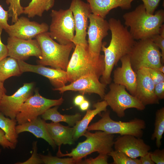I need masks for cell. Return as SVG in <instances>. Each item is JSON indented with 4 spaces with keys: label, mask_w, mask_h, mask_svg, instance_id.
Returning <instances> with one entry per match:
<instances>
[{
    "label": "cell",
    "mask_w": 164,
    "mask_h": 164,
    "mask_svg": "<svg viewBox=\"0 0 164 164\" xmlns=\"http://www.w3.org/2000/svg\"><path fill=\"white\" fill-rule=\"evenodd\" d=\"M111 39L108 46L103 42L101 51L104 53L105 67L100 81L106 86L111 81V74L114 67L124 56L129 54L136 41L119 19L110 18L108 21Z\"/></svg>",
    "instance_id": "obj_1"
},
{
    "label": "cell",
    "mask_w": 164,
    "mask_h": 164,
    "mask_svg": "<svg viewBox=\"0 0 164 164\" xmlns=\"http://www.w3.org/2000/svg\"><path fill=\"white\" fill-rule=\"evenodd\" d=\"M126 26L130 28L129 32L135 39L141 40L151 38L159 33L164 21V11L161 9L154 14L148 13L143 4L123 15Z\"/></svg>",
    "instance_id": "obj_2"
},
{
    "label": "cell",
    "mask_w": 164,
    "mask_h": 164,
    "mask_svg": "<svg viewBox=\"0 0 164 164\" xmlns=\"http://www.w3.org/2000/svg\"><path fill=\"white\" fill-rule=\"evenodd\" d=\"M104 67V55L93 56L90 53L88 45H77L67 67L68 82L71 83L82 76L91 74L99 78Z\"/></svg>",
    "instance_id": "obj_3"
},
{
    "label": "cell",
    "mask_w": 164,
    "mask_h": 164,
    "mask_svg": "<svg viewBox=\"0 0 164 164\" xmlns=\"http://www.w3.org/2000/svg\"><path fill=\"white\" fill-rule=\"evenodd\" d=\"M97 131L93 133L87 131L84 135L86 139L79 143L70 152L63 153L60 147H58L57 156L71 157L76 161L77 164H80L83 158L94 152L108 155L113 150L114 135L104 132Z\"/></svg>",
    "instance_id": "obj_4"
},
{
    "label": "cell",
    "mask_w": 164,
    "mask_h": 164,
    "mask_svg": "<svg viewBox=\"0 0 164 164\" xmlns=\"http://www.w3.org/2000/svg\"><path fill=\"white\" fill-rule=\"evenodd\" d=\"M42 52V58L37 61L38 64L66 70L70 53L75 45L71 43L62 45L55 41L49 32H43L35 37Z\"/></svg>",
    "instance_id": "obj_5"
},
{
    "label": "cell",
    "mask_w": 164,
    "mask_h": 164,
    "mask_svg": "<svg viewBox=\"0 0 164 164\" xmlns=\"http://www.w3.org/2000/svg\"><path fill=\"white\" fill-rule=\"evenodd\" d=\"M104 112L100 119L88 126V131H101L111 134H119L120 135H129L140 138L143 136V130L146 127L144 120L135 118L127 122L116 121L111 118L109 111Z\"/></svg>",
    "instance_id": "obj_6"
},
{
    "label": "cell",
    "mask_w": 164,
    "mask_h": 164,
    "mask_svg": "<svg viewBox=\"0 0 164 164\" xmlns=\"http://www.w3.org/2000/svg\"><path fill=\"white\" fill-rule=\"evenodd\" d=\"M129 55L135 72L143 67L158 69L163 65L160 49L151 38L136 41Z\"/></svg>",
    "instance_id": "obj_7"
},
{
    "label": "cell",
    "mask_w": 164,
    "mask_h": 164,
    "mask_svg": "<svg viewBox=\"0 0 164 164\" xmlns=\"http://www.w3.org/2000/svg\"><path fill=\"white\" fill-rule=\"evenodd\" d=\"M50 16L51 22L49 32L50 37L62 45L72 43L75 29L73 15L70 10H52Z\"/></svg>",
    "instance_id": "obj_8"
},
{
    "label": "cell",
    "mask_w": 164,
    "mask_h": 164,
    "mask_svg": "<svg viewBox=\"0 0 164 164\" xmlns=\"http://www.w3.org/2000/svg\"><path fill=\"white\" fill-rule=\"evenodd\" d=\"M109 88L103 99L118 117H124L125 111L128 108H135L139 111L145 109V106L136 97L128 93L125 86L112 83Z\"/></svg>",
    "instance_id": "obj_9"
},
{
    "label": "cell",
    "mask_w": 164,
    "mask_h": 164,
    "mask_svg": "<svg viewBox=\"0 0 164 164\" xmlns=\"http://www.w3.org/2000/svg\"><path fill=\"white\" fill-rule=\"evenodd\" d=\"M63 101L62 97L56 100L46 98L42 96L36 90L34 94L22 104L15 119L18 124L29 122L41 115L52 107L60 105Z\"/></svg>",
    "instance_id": "obj_10"
},
{
    "label": "cell",
    "mask_w": 164,
    "mask_h": 164,
    "mask_svg": "<svg viewBox=\"0 0 164 164\" xmlns=\"http://www.w3.org/2000/svg\"><path fill=\"white\" fill-rule=\"evenodd\" d=\"M72 12L76 32L72 42L76 46H87L86 39L88 20L91 11L89 4L81 0H72L69 8Z\"/></svg>",
    "instance_id": "obj_11"
},
{
    "label": "cell",
    "mask_w": 164,
    "mask_h": 164,
    "mask_svg": "<svg viewBox=\"0 0 164 164\" xmlns=\"http://www.w3.org/2000/svg\"><path fill=\"white\" fill-rule=\"evenodd\" d=\"M87 34L88 48L90 54L97 57L100 55L103 39L108 35L109 26L108 21L99 16L91 13Z\"/></svg>",
    "instance_id": "obj_12"
},
{
    "label": "cell",
    "mask_w": 164,
    "mask_h": 164,
    "mask_svg": "<svg viewBox=\"0 0 164 164\" xmlns=\"http://www.w3.org/2000/svg\"><path fill=\"white\" fill-rule=\"evenodd\" d=\"M34 86L33 82L25 83L12 95L5 94L0 103V111L7 117L15 119L22 104L33 95Z\"/></svg>",
    "instance_id": "obj_13"
},
{
    "label": "cell",
    "mask_w": 164,
    "mask_h": 164,
    "mask_svg": "<svg viewBox=\"0 0 164 164\" xmlns=\"http://www.w3.org/2000/svg\"><path fill=\"white\" fill-rule=\"evenodd\" d=\"M7 43L8 56L17 60L24 61L31 56L39 59L42 58L40 46L36 39L26 40L9 36Z\"/></svg>",
    "instance_id": "obj_14"
},
{
    "label": "cell",
    "mask_w": 164,
    "mask_h": 164,
    "mask_svg": "<svg viewBox=\"0 0 164 164\" xmlns=\"http://www.w3.org/2000/svg\"><path fill=\"white\" fill-rule=\"evenodd\" d=\"M49 26L45 23H39L30 21L26 17L18 19L14 24L10 25L5 30L9 36L24 39H32L40 34L47 32Z\"/></svg>",
    "instance_id": "obj_15"
},
{
    "label": "cell",
    "mask_w": 164,
    "mask_h": 164,
    "mask_svg": "<svg viewBox=\"0 0 164 164\" xmlns=\"http://www.w3.org/2000/svg\"><path fill=\"white\" fill-rule=\"evenodd\" d=\"M99 78L94 75L82 76L68 85L53 90L58 91L60 93L67 91H78L83 94L95 93L103 99L105 95L106 85L99 80Z\"/></svg>",
    "instance_id": "obj_16"
},
{
    "label": "cell",
    "mask_w": 164,
    "mask_h": 164,
    "mask_svg": "<svg viewBox=\"0 0 164 164\" xmlns=\"http://www.w3.org/2000/svg\"><path fill=\"white\" fill-rule=\"evenodd\" d=\"M136 73L137 83L135 96L145 106L159 104V100L156 96L155 84L150 77L149 68L143 67Z\"/></svg>",
    "instance_id": "obj_17"
},
{
    "label": "cell",
    "mask_w": 164,
    "mask_h": 164,
    "mask_svg": "<svg viewBox=\"0 0 164 164\" xmlns=\"http://www.w3.org/2000/svg\"><path fill=\"white\" fill-rule=\"evenodd\" d=\"M17 61L22 73L31 72L42 75L49 80L55 88L62 87L68 82L66 70L46 67L40 64H31L21 60Z\"/></svg>",
    "instance_id": "obj_18"
},
{
    "label": "cell",
    "mask_w": 164,
    "mask_h": 164,
    "mask_svg": "<svg viewBox=\"0 0 164 164\" xmlns=\"http://www.w3.org/2000/svg\"><path fill=\"white\" fill-rule=\"evenodd\" d=\"M115 150L122 152L132 159H137L148 153L150 146L140 138L129 135H120L114 141Z\"/></svg>",
    "instance_id": "obj_19"
},
{
    "label": "cell",
    "mask_w": 164,
    "mask_h": 164,
    "mask_svg": "<svg viewBox=\"0 0 164 164\" xmlns=\"http://www.w3.org/2000/svg\"><path fill=\"white\" fill-rule=\"evenodd\" d=\"M120 60L121 66L116 68L114 71V83L125 86L131 94L135 96L137 74L132 67L129 54L122 57Z\"/></svg>",
    "instance_id": "obj_20"
},
{
    "label": "cell",
    "mask_w": 164,
    "mask_h": 164,
    "mask_svg": "<svg viewBox=\"0 0 164 164\" xmlns=\"http://www.w3.org/2000/svg\"><path fill=\"white\" fill-rule=\"evenodd\" d=\"M46 123L45 120L38 117L29 122L18 124L15 127L16 132L18 135L24 132H30L36 138L44 139L53 149H55L56 145L48 132Z\"/></svg>",
    "instance_id": "obj_21"
},
{
    "label": "cell",
    "mask_w": 164,
    "mask_h": 164,
    "mask_svg": "<svg viewBox=\"0 0 164 164\" xmlns=\"http://www.w3.org/2000/svg\"><path fill=\"white\" fill-rule=\"evenodd\" d=\"M135 0H87L91 13L104 19L112 9L120 7L127 10L132 7V2Z\"/></svg>",
    "instance_id": "obj_22"
},
{
    "label": "cell",
    "mask_w": 164,
    "mask_h": 164,
    "mask_svg": "<svg viewBox=\"0 0 164 164\" xmlns=\"http://www.w3.org/2000/svg\"><path fill=\"white\" fill-rule=\"evenodd\" d=\"M48 132L56 145L60 147L62 144H73V128L65 126L59 122L46 123Z\"/></svg>",
    "instance_id": "obj_23"
},
{
    "label": "cell",
    "mask_w": 164,
    "mask_h": 164,
    "mask_svg": "<svg viewBox=\"0 0 164 164\" xmlns=\"http://www.w3.org/2000/svg\"><path fill=\"white\" fill-rule=\"evenodd\" d=\"M108 106L107 103L104 100L94 104L93 105L94 109L87 110L86 114L82 119L78 121L73 127V137L74 141L84 136L87 131L90 123L94 118L101 112L106 111Z\"/></svg>",
    "instance_id": "obj_24"
},
{
    "label": "cell",
    "mask_w": 164,
    "mask_h": 164,
    "mask_svg": "<svg viewBox=\"0 0 164 164\" xmlns=\"http://www.w3.org/2000/svg\"><path fill=\"white\" fill-rule=\"evenodd\" d=\"M58 106H55L47 110L41 115L45 121L50 120L54 122H63L70 126H74L76 123L81 119V115L78 113L73 115H63L58 111Z\"/></svg>",
    "instance_id": "obj_25"
},
{
    "label": "cell",
    "mask_w": 164,
    "mask_h": 164,
    "mask_svg": "<svg viewBox=\"0 0 164 164\" xmlns=\"http://www.w3.org/2000/svg\"><path fill=\"white\" fill-rule=\"evenodd\" d=\"M22 73L18 61L9 56L0 61V82L4 83L8 78Z\"/></svg>",
    "instance_id": "obj_26"
},
{
    "label": "cell",
    "mask_w": 164,
    "mask_h": 164,
    "mask_svg": "<svg viewBox=\"0 0 164 164\" xmlns=\"http://www.w3.org/2000/svg\"><path fill=\"white\" fill-rule=\"evenodd\" d=\"M54 2L55 0H32L27 6L24 7L23 14L29 18L41 17L45 11H48L53 6Z\"/></svg>",
    "instance_id": "obj_27"
},
{
    "label": "cell",
    "mask_w": 164,
    "mask_h": 164,
    "mask_svg": "<svg viewBox=\"0 0 164 164\" xmlns=\"http://www.w3.org/2000/svg\"><path fill=\"white\" fill-rule=\"evenodd\" d=\"M17 122L15 118L5 117L0 111V128L4 132L6 138L15 145L17 143L18 137L15 131Z\"/></svg>",
    "instance_id": "obj_28"
},
{
    "label": "cell",
    "mask_w": 164,
    "mask_h": 164,
    "mask_svg": "<svg viewBox=\"0 0 164 164\" xmlns=\"http://www.w3.org/2000/svg\"><path fill=\"white\" fill-rule=\"evenodd\" d=\"M154 132L152 134L151 139H156V147L159 149L162 144L161 139L164 132V108L157 110L155 113Z\"/></svg>",
    "instance_id": "obj_29"
},
{
    "label": "cell",
    "mask_w": 164,
    "mask_h": 164,
    "mask_svg": "<svg viewBox=\"0 0 164 164\" xmlns=\"http://www.w3.org/2000/svg\"><path fill=\"white\" fill-rule=\"evenodd\" d=\"M108 155L113 158V164H141L139 159L132 158L120 151L113 150Z\"/></svg>",
    "instance_id": "obj_30"
},
{
    "label": "cell",
    "mask_w": 164,
    "mask_h": 164,
    "mask_svg": "<svg viewBox=\"0 0 164 164\" xmlns=\"http://www.w3.org/2000/svg\"><path fill=\"white\" fill-rule=\"evenodd\" d=\"M20 0H6L7 5H9L8 10L9 17H12V22L14 23L18 19V17L23 14L24 7L20 3Z\"/></svg>",
    "instance_id": "obj_31"
},
{
    "label": "cell",
    "mask_w": 164,
    "mask_h": 164,
    "mask_svg": "<svg viewBox=\"0 0 164 164\" xmlns=\"http://www.w3.org/2000/svg\"><path fill=\"white\" fill-rule=\"evenodd\" d=\"M43 164H73L77 162L72 158H61L51 155L39 154Z\"/></svg>",
    "instance_id": "obj_32"
},
{
    "label": "cell",
    "mask_w": 164,
    "mask_h": 164,
    "mask_svg": "<svg viewBox=\"0 0 164 164\" xmlns=\"http://www.w3.org/2000/svg\"><path fill=\"white\" fill-rule=\"evenodd\" d=\"M155 44L161 50L162 61L164 62V25L162 24L159 33L154 35L151 38Z\"/></svg>",
    "instance_id": "obj_33"
},
{
    "label": "cell",
    "mask_w": 164,
    "mask_h": 164,
    "mask_svg": "<svg viewBox=\"0 0 164 164\" xmlns=\"http://www.w3.org/2000/svg\"><path fill=\"white\" fill-rule=\"evenodd\" d=\"M37 141H35L33 143L32 152L30 158L23 162H18L15 164H43L42 161L39 154L37 153Z\"/></svg>",
    "instance_id": "obj_34"
},
{
    "label": "cell",
    "mask_w": 164,
    "mask_h": 164,
    "mask_svg": "<svg viewBox=\"0 0 164 164\" xmlns=\"http://www.w3.org/2000/svg\"><path fill=\"white\" fill-rule=\"evenodd\" d=\"M108 154H99V155L95 158H90L84 160H82L80 164H108Z\"/></svg>",
    "instance_id": "obj_35"
},
{
    "label": "cell",
    "mask_w": 164,
    "mask_h": 164,
    "mask_svg": "<svg viewBox=\"0 0 164 164\" xmlns=\"http://www.w3.org/2000/svg\"><path fill=\"white\" fill-rule=\"evenodd\" d=\"M149 69L150 76L155 85L164 81V73L157 68H149Z\"/></svg>",
    "instance_id": "obj_36"
},
{
    "label": "cell",
    "mask_w": 164,
    "mask_h": 164,
    "mask_svg": "<svg viewBox=\"0 0 164 164\" xmlns=\"http://www.w3.org/2000/svg\"><path fill=\"white\" fill-rule=\"evenodd\" d=\"M150 157L152 161L156 164H164V150L157 149L153 152H150Z\"/></svg>",
    "instance_id": "obj_37"
},
{
    "label": "cell",
    "mask_w": 164,
    "mask_h": 164,
    "mask_svg": "<svg viewBox=\"0 0 164 164\" xmlns=\"http://www.w3.org/2000/svg\"><path fill=\"white\" fill-rule=\"evenodd\" d=\"M143 2L146 12L153 14L161 0H141Z\"/></svg>",
    "instance_id": "obj_38"
},
{
    "label": "cell",
    "mask_w": 164,
    "mask_h": 164,
    "mask_svg": "<svg viewBox=\"0 0 164 164\" xmlns=\"http://www.w3.org/2000/svg\"><path fill=\"white\" fill-rule=\"evenodd\" d=\"M9 17L8 11L5 10L2 5H0V27L5 30L9 26L8 23Z\"/></svg>",
    "instance_id": "obj_39"
},
{
    "label": "cell",
    "mask_w": 164,
    "mask_h": 164,
    "mask_svg": "<svg viewBox=\"0 0 164 164\" xmlns=\"http://www.w3.org/2000/svg\"><path fill=\"white\" fill-rule=\"evenodd\" d=\"M0 145L4 149H14L16 146L6 138L4 132L0 128Z\"/></svg>",
    "instance_id": "obj_40"
},
{
    "label": "cell",
    "mask_w": 164,
    "mask_h": 164,
    "mask_svg": "<svg viewBox=\"0 0 164 164\" xmlns=\"http://www.w3.org/2000/svg\"><path fill=\"white\" fill-rule=\"evenodd\" d=\"M154 92L156 96L159 100L164 99V81L161 82L155 85Z\"/></svg>",
    "instance_id": "obj_41"
},
{
    "label": "cell",
    "mask_w": 164,
    "mask_h": 164,
    "mask_svg": "<svg viewBox=\"0 0 164 164\" xmlns=\"http://www.w3.org/2000/svg\"><path fill=\"white\" fill-rule=\"evenodd\" d=\"M2 29L0 27V61L8 56V50L7 45H5L2 43L1 39Z\"/></svg>",
    "instance_id": "obj_42"
},
{
    "label": "cell",
    "mask_w": 164,
    "mask_h": 164,
    "mask_svg": "<svg viewBox=\"0 0 164 164\" xmlns=\"http://www.w3.org/2000/svg\"><path fill=\"white\" fill-rule=\"evenodd\" d=\"M139 159L141 164H155L150 157V152H149L145 155L140 157Z\"/></svg>",
    "instance_id": "obj_43"
},
{
    "label": "cell",
    "mask_w": 164,
    "mask_h": 164,
    "mask_svg": "<svg viewBox=\"0 0 164 164\" xmlns=\"http://www.w3.org/2000/svg\"><path fill=\"white\" fill-rule=\"evenodd\" d=\"M85 99V98L83 95H78L76 96L74 99V104L75 105L79 106Z\"/></svg>",
    "instance_id": "obj_44"
},
{
    "label": "cell",
    "mask_w": 164,
    "mask_h": 164,
    "mask_svg": "<svg viewBox=\"0 0 164 164\" xmlns=\"http://www.w3.org/2000/svg\"><path fill=\"white\" fill-rule=\"evenodd\" d=\"M89 105V102L87 100L85 99L79 105L80 108L81 110L84 111L88 109Z\"/></svg>",
    "instance_id": "obj_45"
},
{
    "label": "cell",
    "mask_w": 164,
    "mask_h": 164,
    "mask_svg": "<svg viewBox=\"0 0 164 164\" xmlns=\"http://www.w3.org/2000/svg\"><path fill=\"white\" fill-rule=\"evenodd\" d=\"M6 90L4 85V83L0 82V103L3 96L6 94Z\"/></svg>",
    "instance_id": "obj_46"
},
{
    "label": "cell",
    "mask_w": 164,
    "mask_h": 164,
    "mask_svg": "<svg viewBox=\"0 0 164 164\" xmlns=\"http://www.w3.org/2000/svg\"><path fill=\"white\" fill-rule=\"evenodd\" d=\"M158 69L160 72L164 73V66L163 65L160 66Z\"/></svg>",
    "instance_id": "obj_47"
},
{
    "label": "cell",
    "mask_w": 164,
    "mask_h": 164,
    "mask_svg": "<svg viewBox=\"0 0 164 164\" xmlns=\"http://www.w3.org/2000/svg\"><path fill=\"white\" fill-rule=\"evenodd\" d=\"M1 152H2V149H0V155L1 154Z\"/></svg>",
    "instance_id": "obj_48"
}]
</instances>
